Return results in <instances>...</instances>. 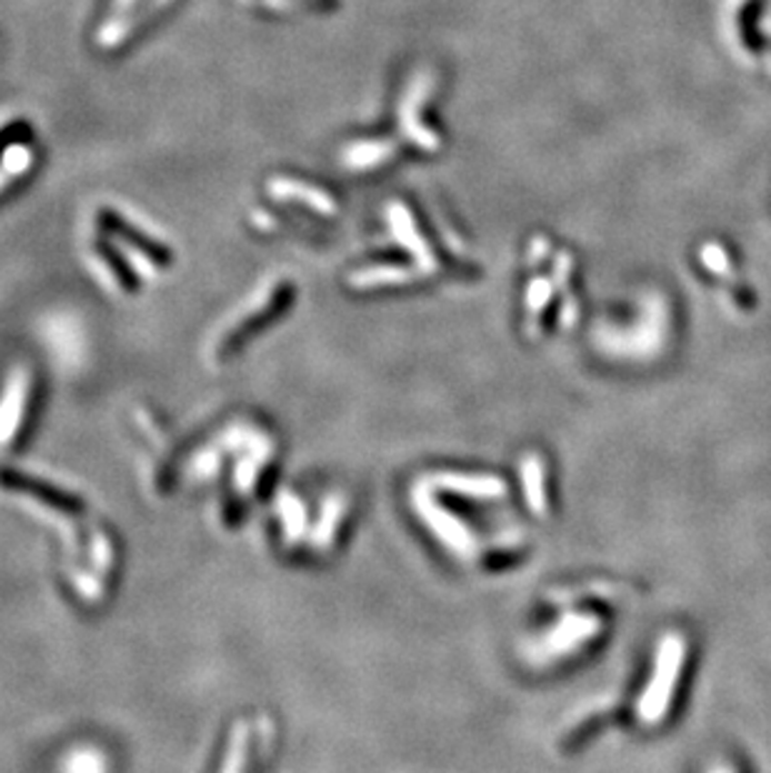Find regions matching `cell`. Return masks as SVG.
I'll return each instance as SVG.
<instances>
[{
    "instance_id": "1",
    "label": "cell",
    "mask_w": 771,
    "mask_h": 773,
    "mask_svg": "<svg viewBox=\"0 0 771 773\" xmlns=\"http://www.w3.org/2000/svg\"><path fill=\"white\" fill-rule=\"evenodd\" d=\"M684 661L687 643L684 639L677 636V633H671V636L659 643L654 673H651V681L647 683L637 706L639 721L644 723V726H657V723L667 719V711L671 709V701H674L681 669H684Z\"/></svg>"
},
{
    "instance_id": "20",
    "label": "cell",
    "mask_w": 771,
    "mask_h": 773,
    "mask_svg": "<svg viewBox=\"0 0 771 773\" xmlns=\"http://www.w3.org/2000/svg\"><path fill=\"white\" fill-rule=\"evenodd\" d=\"M711 773H734V771H731L729 766H717L714 771H711Z\"/></svg>"
},
{
    "instance_id": "16",
    "label": "cell",
    "mask_w": 771,
    "mask_h": 773,
    "mask_svg": "<svg viewBox=\"0 0 771 773\" xmlns=\"http://www.w3.org/2000/svg\"><path fill=\"white\" fill-rule=\"evenodd\" d=\"M96 253H98V258H101V261L108 265V269H111L113 279L118 281V285H121V289H128V291H133V289H136L133 273L126 269L123 261H121V258H118V253L113 251V248H108L106 243H96Z\"/></svg>"
},
{
    "instance_id": "15",
    "label": "cell",
    "mask_w": 771,
    "mask_h": 773,
    "mask_svg": "<svg viewBox=\"0 0 771 773\" xmlns=\"http://www.w3.org/2000/svg\"><path fill=\"white\" fill-rule=\"evenodd\" d=\"M246 751H249V729L239 723L233 731L231 749L226 753V763L221 773H243L246 766Z\"/></svg>"
},
{
    "instance_id": "17",
    "label": "cell",
    "mask_w": 771,
    "mask_h": 773,
    "mask_svg": "<svg viewBox=\"0 0 771 773\" xmlns=\"http://www.w3.org/2000/svg\"><path fill=\"white\" fill-rule=\"evenodd\" d=\"M71 773H103V761L96 753H78L71 761Z\"/></svg>"
},
{
    "instance_id": "8",
    "label": "cell",
    "mask_w": 771,
    "mask_h": 773,
    "mask_svg": "<svg viewBox=\"0 0 771 773\" xmlns=\"http://www.w3.org/2000/svg\"><path fill=\"white\" fill-rule=\"evenodd\" d=\"M0 483L8 485V489L26 491L28 495H36V499L51 503L53 509H61V511H81L83 509V503L78 501L73 493L53 489V485H48L43 481H36V479H28V475H21V473L3 471V473H0Z\"/></svg>"
},
{
    "instance_id": "3",
    "label": "cell",
    "mask_w": 771,
    "mask_h": 773,
    "mask_svg": "<svg viewBox=\"0 0 771 773\" xmlns=\"http://www.w3.org/2000/svg\"><path fill=\"white\" fill-rule=\"evenodd\" d=\"M599 631L601 621L594 613H571V616H563L557 626L547 633V639L539 643V656L547 661L567 656V653L581 649L587 641L594 639Z\"/></svg>"
},
{
    "instance_id": "13",
    "label": "cell",
    "mask_w": 771,
    "mask_h": 773,
    "mask_svg": "<svg viewBox=\"0 0 771 773\" xmlns=\"http://www.w3.org/2000/svg\"><path fill=\"white\" fill-rule=\"evenodd\" d=\"M343 499H329L323 503V513H321V521L316 523V529H313V536H311V543L316 549H329L331 546V541H333V533H336V523L341 521V515H343Z\"/></svg>"
},
{
    "instance_id": "11",
    "label": "cell",
    "mask_w": 771,
    "mask_h": 773,
    "mask_svg": "<svg viewBox=\"0 0 771 773\" xmlns=\"http://www.w3.org/2000/svg\"><path fill=\"white\" fill-rule=\"evenodd\" d=\"M283 303H286V293H283V291L271 293V299H269V301H266L263 305H259V309H256V311L249 315V319H243L239 325H236V329H231L229 335H226V339H223V351L233 349L236 343L246 339V333H251V331L256 329V325H261V323L269 321L271 315H273L276 311H279Z\"/></svg>"
},
{
    "instance_id": "18",
    "label": "cell",
    "mask_w": 771,
    "mask_h": 773,
    "mask_svg": "<svg viewBox=\"0 0 771 773\" xmlns=\"http://www.w3.org/2000/svg\"><path fill=\"white\" fill-rule=\"evenodd\" d=\"M549 293H551V285L547 281H537L531 285V293H529V309H531V315L537 319L539 311L547 305L549 301Z\"/></svg>"
},
{
    "instance_id": "6",
    "label": "cell",
    "mask_w": 771,
    "mask_h": 773,
    "mask_svg": "<svg viewBox=\"0 0 771 773\" xmlns=\"http://www.w3.org/2000/svg\"><path fill=\"white\" fill-rule=\"evenodd\" d=\"M98 221H101V225L106 228L108 233H113L116 238H121V241H126L128 245H133L138 253H141L146 261H151L156 265H168L171 263V251L163 243H158L153 241V238H148L143 231H138L136 225H131L128 221H123L121 215H118L116 211H103L98 213Z\"/></svg>"
},
{
    "instance_id": "9",
    "label": "cell",
    "mask_w": 771,
    "mask_h": 773,
    "mask_svg": "<svg viewBox=\"0 0 771 773\" xmlns=\"http://www.w3.org/2000/svg\"><path fill=\"white\" fill-rule=\"evenodd\" d=\"M543 463L537 453H527L521 461V485L527 503L533 513H547V475H543Z\"/></svg>"
},
{
    "instance_id": "2",
    "label": "cell",
    "mask_w": 771,
    "mask_h": 773,
    "mask_svg": "<svg viewBox=\"0 0 771 773\" xmlns=\"http://www.w3.org/2000/svg\"><path fill=\"white\" fill-rule=\"evenodd\" d=\"M413 509H417V513L421 515V521L437 533V539L443 543V546L457 553L459 559H471L473 549H477L471 531L463 526L457 515L449 513L447 509H441L437 499L427 491V485H419V489L413 491Z\"/></svg>"
},
{
    "instance_id": "4",
    "label": "cell",
    "mask_w": 771,
    "mask_h": 773,
    "mask_svg": "<svg viewBox=\"0 0 771 773\" xmlns=\"http://www.w3.org/2000/svg\"><path fill=\"white\" fill-rule=\"evenodd\" d=\"M28 395H31V375L23 369H18L11 383H8L3 401H0V445L13 443L18 431H21L26 421Z\"/></svg>"
},
{
    "instance_id": "19",
    "label": "cell",
    "mask_w": 771,
    "mask_h": 773,
    "mask_svg": "<svg viewBox=\"0 0 771 773\" xmlns=\"http://www.w3.org/2000/svg\"><path fill=\"white\" fill-rule=\"evenodd\" d=\"M136 6H138V0H113L111 11H108L106 21H121V18L133 13Z\"/></svg>"
},
{
    "instance_id": "14",
    "label": "cell",
    "mask_w": 771,
    "mask_h": 773,
    "mask_svg": "<svg viewBox=\"0 0 771 773\" xmlns=\"http://www.w3.org/2000/svg\"><path fill=\"white\" fill-rule=\"evenodd\" d=\"M389 153H393L391 143H359L346 153V165L363 171V168H373L386 161V158H391Z\"/></svg>"
},
{
    "instance_id": "7",
    "label": "cell",
    "mask_w": 771,
    "mask_h": 773,
    "mask_svg": "<svg viewBox=\"0 0 771 773\" xmlns=\"http://www.w3.org/2000/svg\"><path fill=\"white\" fill-rule=\"evenodd\" d=\"M168 3H171V0H146L136 13L121 18V21H106L101 28H98V36H96L98 48H103V51H113V48L126 43L136 28H141L148 18L156 16L158 11H163Z\"/></svg>"
},
{
    "instance_id": "10",
    "label": "cell",
    "mask_w": 771,
    "mask_h": 773,
    "mask_svg": "<svg viewBox=\"0 0 771 773\" xmlns=\"http://www.w3.org/2000/svg\"><path fill=\"white\" fill-rule=\"evenodd\" d=\"M271 191L276 198H291V201H301V203H309L313 211H319V213H331L333 211V201L326 193L321 191H316V188L311 185H306V183H299V181H283V178H276V181H271Z\"/></svg>"
},
{
    "instance_id": "12",
    "label": "cell",
    "mask_w": 771,
    "mask_h": 773,
    "mask_svg": "<svg viewBox=\"0 0 771 773\" xmlns=\"http://www.w3.org/2000/svg\"><path fill=\"white\" fill-rule=\"evenodd\" d=\"M279 511H281V521H283V533L286 541L296 543L303 533H306V511L303 503L296 499L293 493H283L279 501Z\"/></svg>"
},
{
    "instance_id": "5",
    "label": "cell",
    "mask_w": 771,
    "mask_h": 773,
    "mask_svg": "<svg viewBox=\"0 0 771 773\" xmlns=\"http://www.w3.org/2000/svg\"><path fill=\"white\" fill-rule=\"evenodd\" d=\"M431 485L439 491L459 493L479 501H493L507 493V483L487 473H439L431 479Z\"/></svg>"
}]
</instances>
